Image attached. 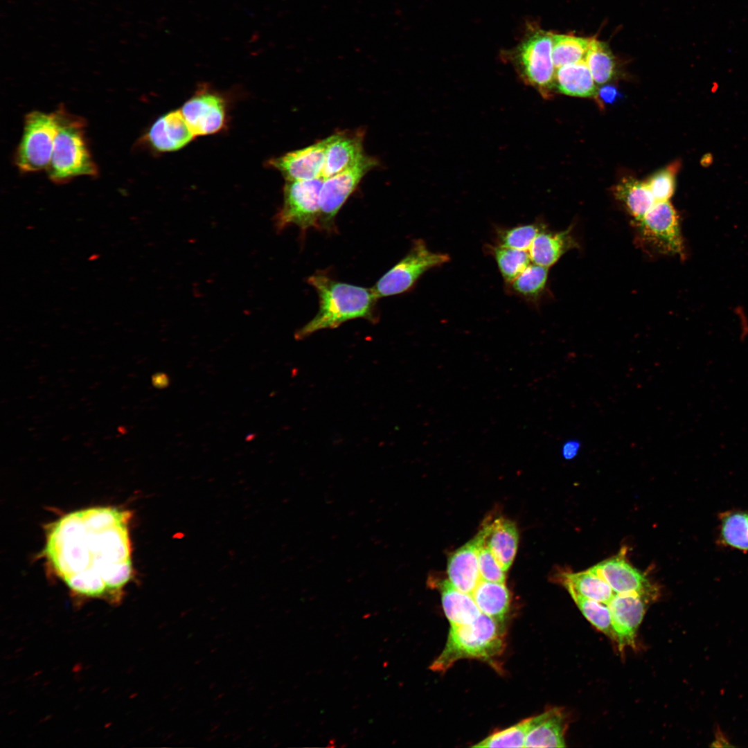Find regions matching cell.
I'll return each mask as SVG.
<instances>
[{
	"instance_id": "cell-1",
	"label": "cell",
	"mask_w": 748,
	"mask_h": 748,
	"mask_svg": "<svg viewBox=\"0 0 748 748\" xmlns=\"http://www.w3.org/2000/svg\"><path fill=\"white\" fill-rule=\"evenodd\" d=\"M130 511L97 506L67 513L46 528L42 555L80 598L121 603L134 576Z\"/></svg>"
},
{
	"instance_id": "cell-2",
	"label": "cell",
	"mask_w": 748,
	"mask_h": 748,
	"mask_svg": "<svg viewBox=\"0 0 748 748\" xmlns=\"http://www.w3.org/2000/svg\"><path fill=\"white\" fill-rule=\"evenodd\" d=\"M308 283L318 294L319 308L316 315L296 332L297 339H303L321 330L337 328L355 319L376 320L379 299L373 287L337 281L321 272L308 277Z\"/></svg>"
},
{
	"instance_id": "cell-3",
	"label": "cell",
	"mask_w": 748,
	"mask_h": 748,
	"mask_svg": "<svg viewBox=\"0 0 748 748\" xmlns=\"http://www.w3.org/2000/svg\"><path fill=\"white\" fill-rule=\"evenodd\" d=\"M58 131L47 172L56 184H66L80 176H96L98 168L85 138V121L62 106L55 111Z\"/></svg>"
},
{
	"instance_id": "cell-4",
	"label": "cell",
	"mask_w": 748,
	"mask_h": 748,
	"mask_svg": "<svg viewBox=\"0 0 748 748\" xmlns=\"http://www.w3.org/2000/svg\"><path fill=\"white\" fill-rule=\"evenodd\" d=\"M483 613L472 623L451 625L444 649L430 669L443 672L463 659H492L504 647L501 624Z\"/></svg>"
},
{
	"instance_id": "cell-5",
	"label": "cell",
	"mask_w": 748,
	"mask_h": 748,
	"mask_svg": "<svg viewBox=\"0 0 748 748\" xmlns=\"http://www.w3.org/2000/svg\"><path fill=\"white\" fill-rule=\"evenodd\" d=\"M57 131L55 112L33 111L26 114L15 155V165L21 172H35L48 168Z\"/></svg>"
},
{
	"instance_id": "cell-6",
	"label": "cell",
	"mask_w": 748,
	"mask_h": 748,
	"mask_svg": "<svg viewBox=\"0 0 748 748\" xmlns=\"http://www.w3.org/2000/svg\"><path fill=\"white\" fill-rule=\"evenodd\" d=\"M449 260L448 254L432 251L422 240H416L407 255L384 274L373 289L378 299L406 292L426 271Z\"/></svg>"
},
{
	"instance_id": "cell-7",
	"label": "cell",
	"mask_w": 748,
	"mask_h": 748,
	"mask_svg": "<svg viewBox=\"0 0 748 748\" xmlns=\"http://www.w3.org/2000/svg\"><path fill=\"white\" fill-rule=\"evenodd\" d=\"M322 177L301 181H286L283 188V202L278 211L276 226L283 230L294 224L305 231L319 227L320 192Z\"/></svg>"
},
{
	"instance_id": "cell-8",
	"label": "cell",
	"mask_w": 748,
	"mask_h": 748,
	"mask_svg": "<svg viewBox=\"0 0 748 748\" xmlns=\"http://www.w3.org/2000/svg\"><path fill=\"white\" fill-rule=\"evenodd\" d=\"M638 237L650 249L663 255L684 256L679 217L668 202H656L639 222Z\"/></svg>"
},
{
	"instance_id": "cell-9",
	"label": "cell",
	"mask_w": 748,
	"mask_h": 748,
	"mask_svg": "<svg viewBox=\"0 0 748 748\" xmlns=\"http://www.w3.org/2000/svg\"><path fill=\"white\" fill-rule=\"evenodd\" d=\"M553 33L537 30L518 46L515 61L525 81L543 95L555 87V66L553 60Z\"/></svg>"
},
{
	"instance_id": "cell-10",
	"label": "cell",
	"mask_w": 748,
	"mask_h": 748,
	"mask_svg": "<svg viewBox=\"0 0 748 748\" xmlns=\"http://www.w3.org/2000/svg\"><path fill=\"white\" fill-rule=\"evenodd\" d=\"M377 163L375 158L364 154L351 167L323 179L320 192V228H333L335 218L341 206Z\"/></svg>"
},
{
	"instance_id": "cell-11",
	"label": "cell",
	"mask_w": 748,
	"mask_h": 748,
	"mask_svg": "<svg viewBox=\"0 0 748 748\" xmlns=\"http://www.w3.org/2000/svg\"><path fill=\"white\" fill-rule=\"evenodd\" d=\"M625 549L589 569L603 578L616 594H637L653 598L656 588L647 577L625 559Z\"/></svg>"
},
{
	"instance_id": "cell-12",
	"label": "cell",
	"mask_w": 748,
	"mask_h": 748,
	"mask_svg": "<svg viewBox=\"0 0 748 748\" xmlns=\"http://www.w3.org/2000/svg\"><path fill=\"white\" fill-rule=\"evenodd\" d=\"M180 112L195 136L216 133L226 123L224 100L206 89L199 91L188 99Z\"/></svg>"
},
{
	"instance_id": "cell-13",
	"label": "cell",
	"mask_w": 748,
	"mask_h": 748,
	"mask_svg": "<svg viewBox=\"0 0 748 748\" xmlns=\"http://www.w3.org/2000/svg\"><path fill=\"white\" fill-rule=\"evenodd\" d=\"M650 598L637 594H615L607 603L614 639L621 648L633 645Z\"/></svg>"
},
{
	"instance_id": "cell-14",
	"label": "cell",
	"mask_w": 748,
	"mask_h": 748,
	"mask_svg": "<svg viewBox=\"0 0 748 748\" xmlns=\"http://www.w3.org/2000/svg\"><path fill=\"white\" fill-rule=\"evenodd\" d=\"M326 139L304 148L271 159V166L282 173L286 181L309 180L322 177L325 164Z\"/></svg>"
},
{
	"instance_id": "cell-15",
	"label": "cell",
	"mask_w": 748,
	"mask_h": 748,
	"mask_svg": "<svg viewBox=\"0 0 748 748\" xmlns=\"http://www.w3.org/2000/svg\"><path fill=\"white\" fill-rule=\"evenodd\" d=\"M483 538V533L479 531L474 538L455 551L448 560V581L459 591L471 595L481 580L478 551Z\"/></svg>"
},
{
	"instance_id": "cell-16",
	"label": "cell",
	"mask_w": 748,
	"mask_h": 748,
	"mask_svg": "<svg viewBox=\"0 0 748 748\" xmlns=\"http://www.w3.org/2000/svg\"><path fill=\"white\" fill-rule=\"evenodd\" d=\"M195 136L180 110H175L158 118L145 134V140L154 150L166 152L182 148Z\"/></svg>"
},
{
	"instance_id": "cell-17",
	"label": "cell",
	"mask_w": 748,
	"mask_h": 748,
	"mask_svg": "<svg viewBox=\"0 0 748 748\" xmlns=\"http://www.w3.org/2000/svg\"><path fill=\"white\" fill-rule=\"evenodd\" d=\"M361 130L342 132L326 138L325 164L322 178L333 176L353 166L364 154Z\"/></svg>"
},
{
	"instance_id": "cell-18",
	"label": "cell",
	"mask_w": 748,
	"mask_h": 748,
	"mask_svg": "<svg viewBox=\"0 0 748 748\" xmlns=\"http://www.w3.org/2000/svg\"><path fill=\"white\" fill-rule=\"evenodd\" d=\"M481 530L485 544L502 569L507 571L514 560L518 546L519 535L515 523L500 517L486 523Z\"/></svg>"
},
{
	"instance_id": "cell-19",
	"label": "cell",
	"mask_w": 748,
	"mask_h": 748,
	"mask_svg": "<svg viewBox=\"0 0 748 748\" xmlns=\"http://www.w3.org/2000/svg\"><path fill=\"white\" fill-rule=\"evenodd\" d=\"M567 722L559 709L531 717L524 747H564Z\"/></svg>"
},
{
	"instance_id": "cell-20",
	"label": "cell",
	"mask_w": 748,
	"mask_h": 748,
	"mask_svg": "<svg viewBox=\"0 0 748 748\" xmlns=\"http://www.w3.org/2000/svg\"><path fill=\"white\" fill-rule=\"evenodd\" d=\"M577 245L570 227L558 232L544 229L536 236L528 253L532 262L549 268Z\"/></svg>"
},
{
	"instance_id": "cell-21",
	"label": "cell",
	"mask_w": 748,
	"mask_h": 748,
	"mask_svg": "<svg viewBox=\"0 0 748 748\" xmlns=\"http://www.w3.org/2000/svg\"><path fill=\"white\" fill-rule=\"evenodd\" d=\"M555 88L561 93L582 98H596L598 89L585 60L556 69Z\"/></svg>"
},
{
	"instance_id": "cell-22",
	"label": "cell",
	"mask_w": 748,
	"mask_h": 748,
	"mask_svg": "<svg viewBox=\"0 0 748 748\" xmlns=\"http://www.w3.org/2000/svg\"><path fill=\"white\" fill-rule=\"evenodd\" d=\"M445 614L451 625L474 622L481 614L472 596L455 588L448 580L439 585Z\"/></svg>"
},
{
	"instance_id": "cell-23",
	"label": "cell",
	"mask_w": 748,
	"mask_h": 748,
	"mask_svg": "<svg viewBox=\"0 0 748 748\" xmlns=\"http://www.w3.org/2000/svg\"><path fill=\"white\" fill-rule=\"evenodd\" d=\"M553 576L565 587H571L585 598L605 604L616 594L603 578L589 569L577 573L560 571Z\"/></svg>"
},
{
	"instance_id": "cell-24",
	"label": "cell",
	"mask_w": 748,
	"mask_h": 748,
	"mask_svg": "<svg viewBox=\"0 0 748 748\" xmlns=\"http://www.w3.org/2000/svg\"><path fill=\"white\" fill-rule=\"evenodd\" d=\"M472 596L481 613L503 623L510 605V592L504 583L480 580Z\"/></svg>"
},
{
	"instance_id": "cell-25",
	"label": "cell",
	"mask_w": 748,
	"mask_h": 748,
	"mask_svg": "<svg viewBox=\"0 0 748 748\" xmlns=\"http://www.w3.org/2000/svg\"><path fill=\"white\" fill-rule=\"evenodd\" d=\"M616 199L624 205L634 222L640 221L656 203L645 181L629 177L623 179L614 189Z\"/></svg>"
},
{
	"instance_id": "cell-26",
	"label": "cell",
	"mask_w": 748,
	"mask_h": 748,
	"mask_svg": "<svg viewBox=\"0 0 748 748\" xmlns=\"http://www.w3.org/2000/svg\"><path fill=\"white\" fill-rule=\"evenodd\" d=\"M585 62L596 84L607 83L615 75L614 57L609 46L603 42L595 38L589 39Z\"/></svg>"
},
{
	"instance_id": "cell-27",
	"label": "cell",
	"mask_w": 748,
	"mask_h": 748,
	"mask_svg": "<svg viewBox=\"0 0 748 748\" xmlns=\"http://www.w3.org/2000/svg\"><path fill=\"white\" fill-rule=\"evenodd\" d=\"M499 271L506 283H510L528 265L531 258L528 251L512 249L499 244L488 245Z\"/></svg>"
},
{
	"instance_id": "cell-28",
	"label": "cell",
	"mask_w": 748,
	"mask_h": 748,
	"mask_svg": "<svg viewBox=\"0 0 748 748\" xmlns=\"http://www.w3.org/2000/svg\"><path fill=\"white\" fill-rule=\"evenodd\" d=\"M589 39L553 33V60L555 69L585 60Z\"/></svg>"
},
{
	"instance_id": "cell-29",
	"label": "cell",
	"mask_w": 748,
	"mask_h": 748,
	"mask_svg": "<svg viewBox=\"0 0 748 748\" xmlns=\"http://www.w3.org/2000/svg\"><path fill=\"white\" fill-rule=\"evenodd\" d=\"M548 274V267L531 263L509 283L510 287L522 298L536 300L545 289Z\"/></svg>"
},
{
	"instance_id": "cell-30",
	"label": "cell",
	"mask_w": 748,
	"mask_h": 748,
	"mask_svg": "<svg viewBox=\"0 0 748 748\" xmlns=\"http://www.w3.org/2000/svg\"><path fill=\"white\" fill-rule=\"evenodd\" d=\"M583 616L598 630L614 639L612 618L607 604L585 598L571 587H566Z\"/></svg>"
},
{
	"instance_id": "cell-31",
	"label": "cell",
	"mask_w": 748,
	"mask_h": 748,
	"mask_svg": "<svg viewBox=\"0 0 748 748\" xmlns=\"http://www.w3.org/2000/svg\"><path fill=\"white\" fill-rule=\"evenodd\" d=\"M544 229L540 222L499 228L496 231L497 244L528 251L536 236Z\"/></svg>"
},
{
	"instance_id": "cell-32",
	"label": "cell",
	"mask_w": 748,
	"mask_h": 748,
	"mask_svg": "<svg viewBox=\"0 0 748 748\" xmlns=\"http://www.w3.org/2000/svg\"><path fill=\"white\" fill-rule=\"evenodd\" d=\"M724 543L740 550H748V513L734 512L724 515L721 522Z\"/></svg>"
},
{
	"instance_id": "cell-33",
	"label": "cell",
	"mask_w": 748,
	"mask_h": 748,
	"mask_svg": "<svg viewBox=\"0 0 748 748\" xmlns=\"http://www.w3.org/2000/svg\"><path fill=\"white\" fill-rule=\"evenodd\" d=\"M531 718L488 736L474 747H524Z\"/></svg>"
},
{
	"instance_id": "cell-34",
	"label": "cell",
	"mask_w": 748,
	"mask_h": 748,
	"mask_svg": "<svg viewBox=\"0 0 748 748\" xmlns=\"http://www.w3.org/2000/svg\"><path fill=\"white\" fill-rule=\"evenodd\" d=\"M679 163L675 162L654 173L645 181L656 202L668 201L675 193Z\"/></svg>"
},
{
	"instance_id": "cell-35",
	"label": "cell",
	"mask_w": 748,
	"mask_h": 748,
	"mask_svg": "<svg viewBox=\"0 0 748 748\" xmlns=\"http://www.w3.org/2000/svg\"><path fill=\"white\" fill-rule=\"evenodd\" d=\"M480 531H481V530ZM478 560L481 580L505 583L506 571L502 569L489 548L485 544L484 536L479 548Z\"/></svg>"
},
{
	"instance_id": "cell-36",
	"label": "cell",
	"mask_w": 748,
	"mask_h": 748,
	"mask_svg": "<svg viewBox=\"0 0 748 748\" xmlns=\"http://www.w3.org/2000/svg\"><path fill=\"white\" fill-rule=\"evenodd\" d=\"M597 97L605 104H612L621 98V93L614 86L609 84L598 89Z\"/></svg>"
},
{
	"instance_id": "cell-37",
	"label": "cell",
	"mask_w": 748,
	"mask_h": 748,
	"mask_svg": "<svg viewBox=\"0 0 748 748\" xmlns=\"http://www.w3.org/2000/svg\"><path fill=\"white\" fill-rule=\"evenodd\" d=\"M715 740L710 745L713 747H734L732 745L726 736V733L722 731L720 726L716 724L714 726L713 729Z\"/></svg>"
},
{
	"instance_id": "cell-38",
	"label": "cell",
	"mask_w": 748,
	"mask_h": 748,
	"mask_svg": "<svg viewBox=\"0 0 748 748\" xmlns=\"http://www.w3.org/2000/svg\"><path fill=\"white\" fill-rule=\"evenodd\" d=\"M579 449L580 443L578 442L573 440L566 442L562 447V456L567 460L572 459L578 454Z\"/></svg>"
},
{
	"instance_id": "cell-39",
	"label": "cell",
	"mask_w": 748,
	"mask_h": 748,
	"mask_svg": "<svg viewBox=\"0 0 748 748\" xmlns=\"http://www.w3.org/2000/svg\"><path fill=\"white\" fill-rule=\"evenodd\" d=\"M152 383L156 387L164 388L169 384V379L165 373H157L152 377Z\"/></svg>"
}]
</instances>
